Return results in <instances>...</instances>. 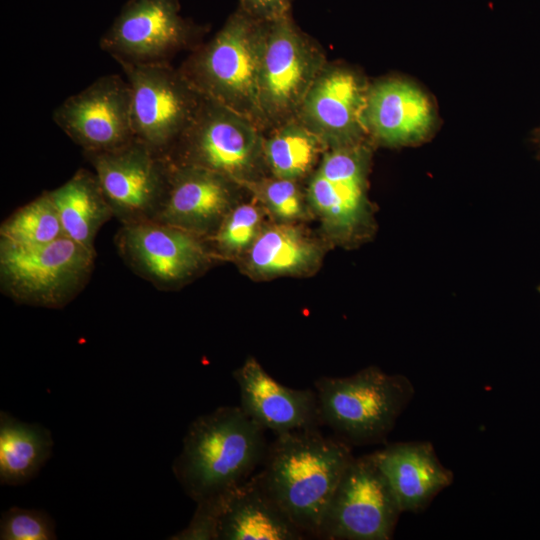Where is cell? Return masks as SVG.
Returning a JSON list of instances; mask_svg holds the SVG:
<instances>
[{
    "label": "cell",
    "mask_w": 540,
    "mask_h": 540,
    "mask_svg": "<svg viewBox=\"0 0 540 540\" xmlns=\"http://www.w3.org/2000/svg\"><path fill=\"white\" fill-rule=\"evenodd\" d=\"M352 446L319 429L276 435L262 470L255 474L266 492L306 535L318 538L332 495L353 459Z\"/></svg>",
    "instance_id": "1"
},
{
    "label": "cell",
    "mask_w": 540,
    "mask_h": 540,
    "mask_svg": "<svg viewBox=\"0 0 540 540\" xmlns=\"http://www.w3.org/2000/svg\"><path fill=\"white\" fill-rule=\"evenodd\" d=\"M264 432L240 406L219 407L196 418L172 466L185 493L198 504L249 479L266 455Z\"/></svg>",
    "instance_id": "2"
},
{
    "label": "cell",
    "mask_w": 540,
    "mask_h": 540,
    "mask_svg": "<svg viewBox=\"0 0 540 540\" xmlns=\"http://www.w3.org/2000/svg\"><path fill=\"white\" fill-rule=\"evenodd\" d=\"M265 22L238 8L179 68L205 97L254 121L263 131L258 75Z\"/></svg>",
    "instance_id": "3"
},
{
    "label": "cell",
    "mask_w": 540,
    "mask_h": 540,
    "mask_svg": "<svg viewBox=\"0 0 540 540\" xmlns=\"http://www.w3.org/2000/svg\"><path fill=\"white\" fill-rule=\"evenodd\" d=\"M322 425L350 446L383 442L414 396L405 376L376 366L347 377H321L314 383Z\"/></svg>",
    "instance_id": "4"
},
{
    "label": "cell",
    "mask_w": 540,
    "mask_h": 540,
    "mask_svg": "<svg viewBox=\"0 0 540 540\" xmlns=\"http://www.w3.org/2000/svg\"><path fill=\"white\" fill-rule=\"evenodd\" d=\"M264 131L248 117L205 97L192 122L164 156L246 186L266 176Z\"/></svg>",
    "instance_id": "5"
},
{
    "label": "cell",
    "mask_w": 540,
    "mask_h": 540,
    "mask_svg": "<svg viewBox=\"0 0 540 540\" xmlns=\"http://www.w3.org/2000/svg\"><path fill=\"white\" fill-rule=\"evenodd\" d=\"M96 252L67 236L20 247L0 242V288L17 303L62 308L86 286Z\"/></svg>",
    "instance_id": "6"
},
{
    "label": "cell",
    "mask_w": 540,
    "mask_h": 540,
    "mask_svg": "<svg viewBox=\"0 0 540 540\" xmlns=\"http://www.w3.org/2000/svg\"><path fill=\"white\" fill-rule=\"evenodd\" d=\"M326 63L324 50L296 25L291 13L265 22L258 75L264 131L297 117Z\"/></svg>",
    "instance_id": "7"
},
{
    "label": "cell",
    "mask_w": 540,
    "mask_h": 540,
    "mask_svg": "<svg viewBox=\"0 0 540 540\" xmlns=\"http://www.w3.org/2000/svg\"><path fill=\"white\" fill-rule=\"evenodd\" d=\"M370 163V141L328 148L308 177V204L327 233L339 242L356 241L370 231Z\"/></svg>",
    "instance_id": "8"
},
{
    "label": "cell",
    "mask_w": 540,
    "mask_h": 540,
    "mask_svg": "<svg viewBox=\"0 0 540 540\" xmlns=\"http://www.w3.org/2000/svg\"><path fill=\"white\" fill-rule=\"evenodd\" d=\"M121 67L130 87L134 137L165 156L192 122L203 95L170 63Z\"/></svg>",
    "instance_id": "9"
},
{
    "label": "cell",
    "mask_w": 540,
    "mask_h": 540,
    "mask_svg": "<svg viewBox=\"0 0 540 540\" xmlns=\"http://www.w3.org/2000/svg\"><path fill=\"white\" fill-rule=\"evenodd\" d=\"M401 513L374 453L354 456L332 495L318 538L389 540Z\"/></svg>",
    "instance_id": "10"
},
{
    "label": "cell",
    "mask_w": 540,
    "mask_h": 540,
    "mask_svg": "<svg viewBox=\"0 0 540 540\" xmlns=\"http://www.w3.org/2000/svg\"><path fill=\"white\" fill-rule=\"evenodd\" d=\"M197 30L178 0H128L100 39V48L119 64L169 63L196 45Z\"/></svg>",
    "instance_id": "11"
},
{
    "label": "cell",
    "mask_w": 540,
    "mask_h": 540,
    "mask_svg": "<svg viewBox=\"0 0 540 540\" xmlns=\"http://www.w3.org/2000/svg\"><path fill=\"white\" fill-rule=\"evenodd\" d=\"M207 238L147 220L123 224L115 241L119 255L156 288L169 289L196 277L213 261Z\"/></svg>",
    "instance_id": "12"
},
{
    "label": "cell",
    "mask_w": 540,
    "mask_h": 540,
    "mask_svg": "<svg viewBox=\"0 0 540 540\" xmlns=\"http://www.w3.org/2000/svg\"><path fill=\"white\" fill-rule=\"evenodd\" d=\"M101 189L122 224L153 220L165 198L169 163L143 142L85 153Z\"/></svg>",
    "instance_id": "13"
},
{
    "label": "cell",
    "mask_w": 540,
    "mask_h": 540,
    "mask_svg": "<svg viewBox=\"0 0 540 540\" xmlns=\"http://www.w3.org/2000/svg\"><path fill=\"white\" fill-rule=\"evenodd\" d=\"M52 119L84 154L112 150L135 139L130 87L115 74L99 77L66 98Z\"/></svg>",
    "instance_id": "14"
},
{
    "label": "cell",
    "mask_w": 540,
    "mask_h": 540,
    "mask_svg": "<svg viewBox=\"0 0 540 540\" xmlns=\"http://www.w3.org/2000/svg\"><path fill=\"white\" fill-rule=\"evenodd\" d=\"M370 84L355 69L328 62L309 88L297 118L328 148L370 141L366 110Z\"/></svg>",
    "instance_id": "15"
},
{
    "label": "cell",
    "mask_w": 540,
    "mask_h": 540,
    "mask_svg": "<svg viewBox=\"0 0 540 540\" xmlns=\"http://www.w3.org/2000/svg\"><path fill=\"white\" fill-rule=\"evenodd\" d=\"M168 163L167 192L153 220L211 237L244 187L202 167Z\"/></svg>",
    "instance_id": "16"
},
{
    "label": "cell",
    "mask_w": 540,
    "mask_h": 540,
    "mask_svg": "<svg viewBox=\"0 0 540 540\" xmlns=\"http://www.w3.org/2000/svg\"><path fill=\"white\" fill-rule=\"evenodd\" d=\"M233 377L240 391V407L265 430L280 435L322 425L316 391L282 385L254 357H248Z\"/></svg>",
    "instance_id": "17"
},
{
    "label": "cell",
    "mask_w": 540,
    "mask_h": 540,
    "mask_svg": "<svg viewBox=\"0 0 540 540\" xmlns=\"http://www.w3.org/2000/svg\"><path fill=\"white\" fill-rule=\"evenodd\" d=\"M366 122L370 141L388 147L424 140L434 124L427 96L405 80L389 78L370 84Z\"/></svg>",
    "instance_id": "18"
},
{
    "label": "cell",
    "mask_w": 540,
    "mask_h": 540,
    "mask_svg": "<svg viewBox=\"0 0 540 540\" xmlns=\"http://www.w3.org/2000/svg\"><path fill=\"white\" fill-rule=\"evenodd\" d=\"M402 512L419 513L454 480L429 442H398L374 452Z\"/></svg>",
    "instance_id": "19"
},
{
    "label": "cell",
    "mask_w": 540,
    "mask_h": 540,
    "mask_svg": "<svg viewBox=\"0 0 540 540\" xmlns=\"http://www.w3.org/2000/svg\"><path fill=\"white\" fill-rule=\"evenodd\" d=\"M306 535L266 492L256 475L225 494L216 540H300Z\"/></svg>",
    "instance_id": "20"
},
{
    "label": "cell",
    "mask_w": 540,
    "mask_h": 540,
    "mask_svg": "<svg viewBox=\"0 0 540 540\" xmlns=\"http://www.w3.org/2000/svg\"><path fill=\"white\" fill-rule=\"evenodd\" d=\"M246 254L249 273L271 278L314 269L321 260L322 251L300 228L279 221L264 226Z\"/></svg>",
    "instance_id": "21"
},
{
    "label": "cell",
    "mask_w": 540,
    "mask_h": 540,
    "mask_svg": "<svg viewBox=\"0 0 540 540\" xmlns=\"http://www.w3.org/2000/svg\"><path fill=\"white\" fill-rule=\"evenodd\" d=\"M48 193L65 236L95 252L98 231L114 216L95 173L81 168Z\"/></svg>",
    "instance_id": "22"
},
{
    "label": "cell",
    "mask_w": 540,
    "mask_h": 540,
    "mask_svg": "<svg viewBox=\"0 0 540 540\" xmlns=\"http://www.w3.org/2000/svg\"><path fill=\"white\" fill-rule=\"evenodd\" d=\"M328 147L297 117L264 131V159L270 175L308 178Z\"/></svg>",
    "instance_id": "23"
},
{
    "label": "cell",
    "mask_w": 540,
    "mask_h": 540,
    "mask_svg": "<svg viewBox=\"0 0 540 540\" xmlns=\"http://www.w3.org/2000/svg\"><path fill=\"white\" fill-rule=\"evenodd\" d=\"M52 447V436L46 428L1 412V483L20 485L30 480L50 457Z\"/></svg>",
    "instance_id": "24"
},
{
    "label": "cell",
    "mask_w": 540,
    "mask_h": 540,
    "mask_svg": "<svg viewBox=\"0 0 540 540\" xmlns=\"http://www.w3.org/2000/svg\"><path fill=\"white\" fill-rule=\"evenodd\" d=\"M65 236L58 211L48 191L19 207L0 227V242L34 247Z\"/></svg>",
    "instance_id": "25"
},
{
    "label": "cell",
    "mask_w": 540,
    "mask_h": 540,
    "mask_svg": "<svg viewBox=\"0 0 540 540\" xmlns=\"http://www.w3.org/2000/svg\"><path fill=\"white\" fill-rule=\"evenodd\" d=\"M265 208L259 202H237L226 214L215 233L207 238L214 254L237 257L247 252L263 229Z\"/></svg>",
    "instance_id": "26"
},
{
    "label": "cell",
    "mask_w": 540,
    "mask_h": 540,
    "mask_svg": "<svg viewBox=\"0 0 540 540\" xmlns=\"http://www.w3.org/2000/svg\"><path fill=\"white\" fill-rule=\"evenodd\" d=\"M244 188L280 222L292 223L306 214V191H302L299 181L266 175Z\"/></svg>",
    "instance_id": "27"
},
{
    "label": "cell",
    "mask_w": 540,
    "mask_h": 540,
    "mask_svg": "<svg viewBox=\"0 0 540 540\" xmlns=\"http://www.w3.org/2000/svg\"><path fill=\"white\" fill-rule=\"evenodd\" d=\"M2 540L55 539V527L50 517L39 510L13 507L3 513L0 523Z\"/></svg>",
    "instance_id": "28"
},
{
    "label": "cell",
    "mask_w": 540,
    "mask_h": 540,
    "mask_svg": "<svg viewBox=\"0 0 540 540\" xmlns=\"http://www.w3.org/2000/svg\"><path fill=\"white\" fill-rule=\"evenodd\" d=\"M239 8L261 22H270L291 13L293 0H238Z\"/></svg>",
    "instance_id": "29"
},
{
    "label": "cell",
    "mask_w": 540,
    "mask_h": 540,
    "mask_svg": "<svg viewBox=\"0 0 540 540\" xmlns=\"http://www.w3.org/2000/svg\"><path fill=\"white\" fill-rule=\"evenodd\" d=\"M531 140L537 148V158L540 160V127L532 132Z\"/></svg>",
    "instance_id": "30"
},
{
    "label": "cell",
    "mask_w": 540,
    "mask_h": 540,
    "mask_svg": "<svg viewBox=\"0 0 540 540\" xmlns=\"http://www.w3.org/2000/svg\"><path fill=\"white\" fill-rule=\"evenodd\" d=\"M537 290H538V291H539V293H540V285L538 286Z\"/></svg>",
    "instance_id": "31"
}]
</instances>
